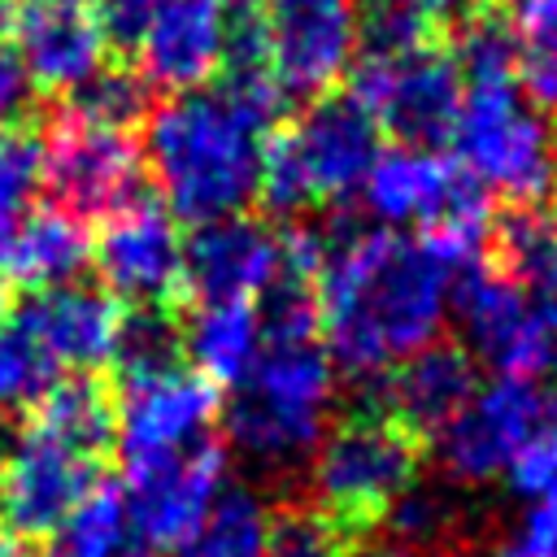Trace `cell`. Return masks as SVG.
Wrapping results in <instances>:
<instances>
[{
    "mask_svg": "<svg viewBox=\"0 0 557 557\" xmlns=\"http://www.w3.org/2000/svg\"><path fill=\"white\" fill-rule=\"evenodd\" d=\"M513 39V78L535 104L557 109V0H496Z\"/></svg>",
    "mask_w": 557,
    "mask_h": 557,
    "instance_id": "obj_26",
    "label": "cell"
},
{
    "mask_svg": "<svg viewBox=\"0 0 557 557\" xmlns=\"http://www.w3.org/2000/svg\"><path fill=\"white\" fill-rule=\"evenodd\" d=\"M0 557H35V553L26 548V540H17V535L0 531Z\"/></svg>",
    "mask_w": 557,
    "mask_h": 557,
    "instance_id": "obj_41",
    "label": "cell"
},
{
    "mask_svg": "<svg viewBox=\"0 0 557 557\" xmlns=\"http://www.w3.org/2000/svg\"><path fill=\"white\" fill-rule=\"evenodd\" d=\"M218 405H222L218 387L183 366L165 379L126 387L117 418H113V444L126 466L183 453V448L209 440Z\"/></svg>",
    "mask_w": 557,
    "mask_h": 557,
    "instance_id": "obj_16",
    "label": "cell"
},
{
    "mask_svg": "<svg viewBox=\"0 0 557 557\" xmlns=\"http://www.w3.org/2000/svg\"><path fill=\"white\" fill-rule=\"evenodd\" d=\"M270 509L248 487H226L213 513L170 557H265Z\"/></svg>",
    "mask_w": 557,
    "mask_h": 557,
    "instance_id": "obj_28",
    "label": "cell"
},
{
    "mask_svg": "<svg viewBox=\"0 0 557 557\" xmlns=\"http://www.w3.org/2000/svg\"><path fill=\"white\" fill-rule=\"evenodd\" d=\"M492 265L513 278L527 296H544L557 287V209L548 205H513L492 239H487Z\"/></svg>",
    "mask_w": 557,
    "mask_h": 557,
    "instance_id": "obj_23",
    "label": "cell"
},
{
    "mask_svg": "<svg viewBox=\"0 0 557 557\" xmlns=\"http://www.w3.org/2000/svg\"><path fill=\"white\" fill-rule=\"evenodd\" d=\"M44 187L52 196V209L78 222L113 218L139 200L144 157L126 131L61 117L44 135Z\"/></svg>",
    "mask_w": 557,
    "mask_h": 557,
    "instance_id": "obj_8",
    "label": "cell"
},
{
    "mask_svg": "<svg viewBox=\"0 0 557 557\" xmlns=\"http://www.w3.org/2000/svg\"><path fill=\"white\" fill-rule=\"evenodd\" d=\"M453 318L461 326V348L470 352V361H487L500 374L513 379H531L535 370H544V339H540V318H535V300L505 278L492 261H479L470 270H461L453 278L448 292Z\"/></svg>",
    "mask_w": 557,
    "mask_h": 557,
    "instance_id": "obj_13",
    "label": "cell"
},
{
    "mask_svg": "<svg viewBox=\"0 0 557 557\" xmlns=\"http://www.w3.org/2000/svg\"><path fill=\"white\" fill-rule=\"evenodd\" d=\"M13 9H17V0H0V39H4L9 22H13Z\"/></svg>",
    "mask_w": 557,
    "mask_h": 557,
    "instance_id": "obj_42",
    "label": "cell"
},
{
    "mask_svg": "<svg viewBox=\"0 0 557 557\" xmlns=\"http://www.w3.org/2000/svg\"><path fill=\"white\" fill-rule=\"evenodd\" d=\"M248 109L222 87L178 91L144 117V165L161 191V209L178 222H218L248 213L261 191V161L270 144Z\"/></svg>",
    "mask_w": 557,
    "mask_h": 557,
    "instance_id": "obj_2",
    "label": "cell"
},
{
    "mask_svg": "<svg viewBox=\"0 0 557 557\" xmlns=\"http://www.w3.org/2000/svg\"><path fill=\"white\" fill-rule=\"evenodd\" d=\"M13 57L26 83L70 96L104 65V35L83 0H17Z\"/></svg>",
    "mask_w": 557,
    "mask_h": 557,
    "instance_id": "obj_17",
    "label": "cell"
},
{
    "mask_svg": "<svg viewBox=\"0 0 557 557\" xmlns=\"http://www.w3.org/2000/svg\"><path fill=\"white\" fill-rule=\"evenodd\" d=\"M57 379L61 370L52 366V357L22 326V318L9 313L0 326V413H30Z\"/></svg>",
    "mask_w": 557,
    "mask_h": 557,
    "instance_id": "obj_30",
    "label": "cell"
},
{
    "mask_svg": "<svg viewBox=\"0 0 557 557\" xmlns=\"http://www.w3.org/2000/svg\"><path fill=\"white\" fill-rule=\"evenodd\" d=\"M87 261H91L87 226L52 205L22 213L0 244V278L22 283L30 292L74 283Z\"/></svg>",
    "mask_w": 557,
    "mask_h": 557,
    "instance_id": "obj_21",
    "label": "cell"
},
{
    "mask_svg": "<svg viewBox=\"0 0 557 557\" xmlns=\"http://www.w3.org/2000/svg\"><path fill=\"white\" fill-rule=\"evenodd\" d=\"M261 348H265V339H261L257 305H200L183 322L187 370H196L213 387L218 383L235 387L257 366Z\"/></svg>",
    "mask_w": 557,
    "mask_h": 557,
    "instance_id": "obj_22",
    "label": "cell"
},
{
    "mask_svg": "<svg viewBox=\"0 0 557 557\" xmlns=\"http://www.w3.org/2000/svg\"><path fill=\"white\" fill-rule=\"evenodd\" d=\"M374 383H379V409L418 440L440 435L479 392L470 352L461 344H440V339L418 348Z\"/></svg>",
    "mask_w": 557,
    "mask_h": 557,
    "instance_id": "obj_19",
    "label": "cell"
},
{
    "mask_svg": "<svg viewBox=\"0 0 557 557\" xmlns=\"http://www.w3.org/2000/svg\"><path fill=\"white\" fill-rule=\"evenodd\" d=\"M509 483H513V492H522V496H544L548 487H557V405H553V418H548V426L544 431H535L522 448H518V457L509 461Z\"/></svg>",
    "mask_w": 557,
    "mask_h": 557,
    "instance_id": "obj_36",
    "label": "cell"
},
{
    "mask_svg": "<svg viewBox=\"0 0 557 557\" xmlns=\"http://www.w3.org/2000/svg\"><path fill=\"white\" fill-rule=\"evenodd\" d=\"M113 418H117V405H113L109 387L91 374L57 379L52 392L30 409V426H39L44 435H52L78 453H91L100 461L113 448Z\"/></svg>",
    "mask_w": 557,
    "mask_h": 557,
    "instance_id": "obj_24",
    "label": "cell"
},
{
    "mask_svg": "<svg viewBox=\"0 0 557 557\" xmlns=\"http://www.w3.org/2000/svg\"><path fill=\"white\" fill-rule=\"evenodd\" d=\"M100 457L78 453L26 422L0 448V531L17 540L52 535L100 483Z\"/></svg>",
    "mask_w": 557,
    "mask_h": 557,
    "instance_id": "obj_9",
    "label": "cell"
},
{
    "mask_svg": "<svg viewBox=\"0 0 557 557\" xmlns=\"http://www.w3.org/2000/svg\"><path fill=\"white\" fill-rule=\"evenodd\" d=\"M374 4L396 9V13H405L409 22H418L435 35V26H457L479 0H374Z\"/></svg>",
    "mask_w": 557,
    "mask_h": 557,
    "instance_id": "obj_38",
    "label": "cell"
},
{
    "mask_svg": "<svg viewBox=\"0 0 557 557\" xmlns=\"http://www.w3.org/2000/svg\"><path fill=\"white\" fill-rule=\"evenodd\" d=\"M226 492V453L213 440H200L183 453L126 466V513L139 544L174 553Z\"/></svg>",
    "mask_w": 557,
    "mask_h": 557,
    "instance_id": "obj_11",
    "label": "cell"
},
{
    "mask_svg": "<svg viewBox=\"0 0 557 557\" xmlns=\"http://www.w3.org/2000/svg\"><path fill=\"white\" fill-rule=\"evenodd\" d=\"M109 366H113L122 392L183 370L187 366V357H183V322L170 309H157V305L122 313Z\"/></svg>",
    "mask_w": 557,
    "mask_h": 557,
    "instance_id": "obj_25",
    "label": "cell"
},
{
    "mask_svg": "<svg viewBox=\"0 0 557 557\" xmlns=\"http://www.w3.org/2000/svg\"><path fill=\"white\" fill-rule=\"evenodd\" d=\"M213 4H239V9H252V4H261V0H213Z\"/></svg>",
    "mask_w": 557,
    "mask_h": 557,
    "instance_id": "obj_45",
    "label": "cell"
},
{
    "mask_svg": "<svg viewBox=\"0 0 557 557\" xmlns=\"http://www.w3.org/2000/svg\"><path fill=\"white\" fill-rule=\"evenodd\" d=\"M87 13L96 17L100 35H104V48H117V52H135L139 39L148 35V26L161 17V9L170 0H83Z\"/></svg>",
    "mask_w": 557,
    "mask_h": 557,
    "instance_id": "obj_35",
    "label": "cell"
},
{
    "mask_svg": "<svg viewBox=\"0 0 557 557\" xmlns=\"http://www.w3.org/2000/svg\"><path fill=\"white\" fill-rule=\"evenodd\" d=\"M326 261L318 270V331L331 366L361 383L435 344L453 270L422 239L400 231H366L352 213H331L322 226Z\"/></svg>",
    "mask_w": 557,
    "mask_h": 557,
    "instance_id": "obj_1",
    "label": "cell"
},
{
    "mask_svg": "<svg viewBox=\"0 0 557 557\" xmlns=\"http://www.w3.org/2000/svg\"><path fill=\"white\" fill-rule=\"evenodd\" d=\"M457 165L487 191H505L513 205H535L553 187L557 152L553 135L513 83H470L453 126Z\"/></svg>",
    "mask_w": 557,
    "mask_h": 557,
    "instance_id": "obj_6",
    "label": "cell"
},
{
    "mask_svg": "<svg viewBox=\"0 0 557 557\" xmlns=\"http://www.w3.org/2000/svg\"><path fill=\"white\" fill-rule=\"evenodd\" d=\"M418 461L422 440L413 431H405L383 409H361L318 440L309 483L318 509L361 535L383 522L387 509L418 483Z\"/></svg>",
    "mask_w": 557,
    "mask_h": 557,
    "instance_id": "obj_5",
    "label": "cell"
},
{
    "mask_svg": "<svg viewBox=\"0 0 557 557\" xmlns=\"http://www.w3.org/2000/svg\"><path fill=\"white\" fill-rule=\"evenodd\" d=\"M387 527H392V535H396V544H405V548H426V544H440L444 535H448V527H453V505L440 496V492H431V487H422V483H413L392 509H387V518H383Z\"/></svg>",
    "mask_w": 557,
    "mask_h": 557,
    "instance_id": "obj_34",
    "label": "cell"
},
{
    "mask_svg": "<svg viewBox=\"0 0 557 557\" xmlns=\"http://www.w3.org/2000/svg\"><path fill=\"white\" fill-rule=\"evenodd\" d=\"M91 257L100 270V287L131 300V309H170L183 296V235L161 205L135 200L122 213L104 218Z\"/></svg>",
    "mask_w": 557,
    "mask_h": 557,
    "instance_id": "obj_14",
    "label": "cell"
},
{
    "mask_svg": "<svg viewBox=\"0 0 557 557\" xmlns=\"http://www.w3.org/2000/svg\"><path fill=\"white\" fill-rule=\"evenodd\" d=\"M126 557H161V553H157V548H148V544H139V540H135V544H131V548H126Z\"/></svg>",
    "mask_w": 557,
    "mask_h": 557,
    "instance_id": "obj_43",
    "label": "cell"
},
{
    "mask_svg": "<svg viewBox=\"0 0 557 557\" xmlns=\"http://www.w3.org/2000/svg\"><path fill=\"white\" fill-rule=\"evenodd\" d=\"M352 96L370 109L383 135L400 139V148H435L453 139L466 83L448 48L418 44L392 57H361Z\"/></svg>",
    "mask_w": 557,
    "mask_h": 557,
    "instance_id": "obj_7",
    "label": "cell"
},
{
    "mask_svg": "<svg viewBox=\"0 0 557 557\" xmlns=\"http://www.w3.org/2000/svg\"><path fill=\"white\" fill-rule=\"evenodd\" d=\"M557 396H548L535 379L500 374L496 383L479 387L470 405L435 435L440 466L461 483H483L518 457V448L548 426Z\"/></svg>",
    "mask_w": 557,
    "mask_h": 557,
    "instance_id": "obj_12",
    "label": "cell"
},
{
    "mask_svg": "<svg viewBox=\"0 0 557 557\" xmlns=\"http://www.w3.org/2000/svg\"><path fill=\"white\" fill-rule=\"evenodd\" d=\"M257 300H261L257 318H261V339L265 344H313V335H318L313 278H300V274L283 270Z\"/></svg>",
    "mask_w": 557,
    "mask_h": 557,
    "instance_id": "obj_33",
    "label": "cell"
},
{
    "mask_svg": "<svg viewBox=\"0 0 557 557\" xmlns=\"http://www.w3.org/2000/svg\"><path fill=\"white\" fill-rule=\"evenodd\" d=\"M357 535L339 527L318 505H287L270 513L265 527V557H352Z\"/></svg>",
    "mask_w": 557,
    "mask_h": 557,
    "instance_id": "obj_31",
    "label": "cell"
},
{
    "mask_svg": "<svg viewBox=\"0 0 557 557\" xmlns=\"http://www.w3.org/2000/svg\"><path fill=\"white\" fill-rule=\"evenodd\" d=\"M226 26L222 4L213 0H170L139 39L135 70L148 78V87H170L174 96L196 91L222 70Z\"/></svg>",
    "mask_w": 557,
    "mask_h": 557,
    "instance_id": "obj_20",
    "label": "cell"
},
{
    "mask_svg": "<svg viewBox=\"0 0 557 557\" xmlns=\"http://www.w3.org/2000/svg\"><path fill=\"white\" fill-rule=\"evenodd\" d=\"M152 113V87L135 65H100L83 87L65 96V117L104 126V131H126Z\"/></svg>",
    "mask_w": 557,
    "mask_h": 557,
    "instance_id": "obj_29",
    "label": "cell"
},
{
    "mask_svg": "<svg viewBox=\"0 0 557 557\" xmlns=\"http://www.w3.org/2000/svg\"><path fill=\"white\" fill-rule=\"evenodd\" d=\"M352 557H418V553L405 548V544H396V540H387V544H366V548H357Z\"/></svg>",
    "mask_w": 557,
    "mask_h": 557,
    "instance_id": "obj_40",
    "label": "cell"
},
{
    "mask_svg": "<svg viewBox=\"0 0 557 557\" xmlns=\"http://www.w3.org/2000/svg\"><path fill=\"white\" fill-rule=\"evenodd\" d=\"M553 152H557V135H553Z\"/></svg>",
    "mask_w": 557,
    "mask_h": 557,
    "instance_id": "obj_46",
    "label": "cell"
},
{
    "mask_svg": "<svg viewBox=\"0 0 557 557\" xmlns=\"http://www.w3.org/2000/svg\"><path fill=\"white\" fill-rule=\"evenodd\" d=\"M496 557H557V487L535 496Z\"/></svg>",
    "mask_w": 557,
    "mask_h": 557,
    "instance_id": "obj_37",
    "label": "cell"
},
{
    "mask_svg": "<svg viewBox=\"0 0 557 557\" xmlns=\"http://www.w3.org/2000/svg\"><path fill=\"white\" fill-rule=\"evenodd\" d=\"M535 300V318H540V339H544V361L557 366V287L544 292V296H531Z\"/></svg>",
    "mask_w": 557,
    "mask_h": 557,
    "instance_id": "obj_39",
    "label": "cell"
},
{
    "mask_svg": "<svg viewBox=\"0 0 557 557\" xmlns=\"http://www.w3.org/2000/svg\"><path fill=\"white\" fill-rule=\"evenodd\" d=\"M283 274V235L252 218L200 222L183 239V292L200 305H252Z\"/></svg>",
    "mask_w": 557,
    "mask_h": 557,
    "instance_id": "obj_15",
    "label": "cell"
},
{
    "mask_svg": "<svg viewBox=\"0 0 557 557\" xmlns=\"http://www.w3.org/2000/svg\"><path fill=\"white\" fill-rule=\"evenodd\" d=\"M335 405V366L318 344H265L222 409L239 457L283 470L313 457Z\"/></svg>",
    "mask_w": 557,
    "mask_h": 557,
    "instance_id": "obj_3",
    "label": "cell"
},
{
    "mask_svg": "<svg viewBox=\"0 0 557 557\" xmlns=\"http://www.w3.org/2000/svg\"><path fill=\"white\" fill-rule=\"evenodd\" d=\"M22 326L39 339V348L52 357L57 370L91 374L96 366H109L113 335H117V300L100 283H61L48 292H30V300L13 313Z\"/></svg>",
    "mask_w": 557,
    "mask_h": 557,
    "instance_id": "obj_18",
    "label": "cell"
},
{
    "mask_svg": "<svg viewBox=\"0 0 557 557\" xmlns=\"http://www.w3.org/2000/svg\"><path fill=\"white\" fill-rule=\"evenodd\" d=\"M257 26L265 65L287 96H326L361 44L357 0H270Z\"/></svg>",
    "mask_w": 557,
    "mask_h": 557,
    "instance_id": "obj_10",
    "label": "cell"
},
{
    "mask_svg": "<svg viewBox=\"0 0 557 557\" xmlns=\"http://www.w3.org/2000/svg\"><path fill=\"white\" fill-rule=\"evenodd\" d=\"M4 318H9V287H4V278H0V326H4Z\"/></svg>",
    "mask_w": 557,
    "mask_h": 557,
    "instance_id": "obj_44",
    "label": "cell"
},
{
    "mask_svg": "<svg viewBox=\"0 0 557 557\" xmlns=\"http://www.w3.org/2000/svg\"><path fill=\"white\" fill-rule=\"evenodd\" d=\"M131 544H135V531H131L122 487L96 483L70 509V518L48 535L44 557H126Z\"/></svg>",
    "mask_w": 557,
    "mask_h": 557,
    "instance_id": "obj_27",
    "label": "cell"
},
{
    "mask_svg": "<svg viewBox=\"0 0 557 557\" xmlns=\"http://www.w3.org/2000/svg\"><path fill=\"white\" fill-rule=\"evenodd\" d=\"M44 187V135L13 122L0 126V244L9 226L30 213V200Z\"/></svg>",
    "mask_w": 557,
    "mask_h": 557,
    "instance_id": "obj_32",
    "label": "cell"
},
{
    "mask_svg": "<svg viewBox=\"0 0 557 557\" xmlns=\"http://www.w3.org/2000/svg\"><path fill=\"white\" fill-rule=\"evenodd\" d=\"M383 152V131L352 91H326L305 113L274 131L261 161V191L274 213H305L344 200L361 187Z\"/></svg>",
    "mask_w": 557,
    "mask_h": 557,
    "instance_id": "obj_4",
    "label": "cell"
}]
</instances>
